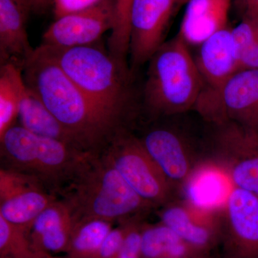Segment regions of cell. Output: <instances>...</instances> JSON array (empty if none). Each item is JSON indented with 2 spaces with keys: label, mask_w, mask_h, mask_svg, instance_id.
<instances>
[{
  "label": "cell",
  "mask_w": 258,
  "mask_h": 258,
  "mask_svg": "<svg viewBox=\"0 0 258 258\" xmlns=\"http://www.w3.org/2000/svg\"><path fill=\"white\" fill-rule=\"evenodd\" d=\"M66 199L78 218H98L120 223L140 220L153 208L122 177L104 155L91 152L69 180Z\"/></svg>",
  "instance_id": "2"
},
{
  "label": "cell",
  "mask_w": 258,
  "mask_h": 258,
  "mask_svg": "<svg viewBox=\"0 0 258 258\" xmlns=\"http://www.w3.org/2000/svg\"><path fill=\"white\" fill-rule=\"evenodd\" d=\"M221 223L223 258H258V195L235 187Z\"/></svg>",
  "instance_id": "10"
},
{
  "label": "cell",
  "mask_w": 258,
  "mask_h": 258,
  "mask_svg": "<svg viewBox=\"0 0 258 258\" xmlns=\"http://www.w3.org/2000/svg\"><path fill=\"white\" fill-rule=\"evenodd\" d=\"M127 223L123 222L118 227H115L110 231L106 238L102 242L101 247L94 258H113L119 251L124 240L127 231Z\"/></svg>",
  "instance_id": "27"
},
{
  "label": "cell",
  "mask_w": 258,
  "mask_h": 258,
  "mask_svg": "<svg viewBox=\"0 0 258 258\" xmlns=\"http://www.w3.org/2000/svg\"><path fill=\"white\" fill-rule=\"evenodd\" d=\"M195 108L209 121L258 133V70H239L216 88L205 86Z\"/></svg>",
  "instance_id": "6"
},
{
  "label": "cell",
  "mask_w": 258,
  "mask_h": 258,
  "mask_svg": "<svg viewBox=\"0 0 258 258\" xmlns=\"http://www.w3.org/2000/svg\"><path fill=\"white\" fill-rule=\"evenodd\" d=\"M18 119L20 125L35 135L60 141L87 151L74 134L51 113L36 93L28 86L20 104Z\"/></svg>",
  "instance_id": "19"
},
{
  "label": "cell",
  "mask_w": 258,
  "mask_h": 258,
  "mask_svg": "<svg viewBox=\"0 0 258 258\" xmlns=\"http://www.w3.org/2000/svg\"><path fill=\"white\" fill-rule=\"evenodd\" d=\"M114 23V0L55 19L42 35V46L52 48L95 45Z\"/></svg>",
  "instance_id": "11"
},
{
  "label": "cell",
  "mask_w": 258,
  "mask_h": 258,
  "mask_svg": "<svg viewBox=\"0 0 258 258\" xmlns=\"http://www.w3.org/2000/svg\"><path fill=\"white\" fill-rule=\"evenodd\" d=\"M195 59L205 87L216 88L238 71L237 49L232 35V28L220 30L199 46Z\"/></svg>",
  "instance_id": "18"
},
{
  "label": "cell",
  "mask_w": 258,
  "mask_h": 258,
  "mask_svg": "<svg viewBox=\"0 0 258 258\" xmlns=\"http://www.w3.org/2000/svg\"><path fill=\"white\" fill-rule=\"evenodd\" d=\"M189 0H134L128 56L134 68L149 62L165 42L173 18Z\"/></svg>",
  "instance_id": "8"
},
{
  "label": "cell",
  "mask_w": 258,
  "mask_h": 258,
  "mask_svg": "<svg viewBox=\"0 0 258 258\" xmlns=\"http://www.w3.org/2000/svg\"><path fill=\"white\" fill-rule=\"evenodd\" d=\"M23 72L27 86L86 150L96 152L120 132L121 118L85 94L40 45L23 64Z\"/></svg>",
  "instance_id": "1"
},
{
  "label": "cell",
  "mask_w": 258,
  "mask_h": 258,
  "mask_svg": "<svg viewBox=\"0 0 258 258\" xmlns=\"http://www.w3.org/2000/svg\"><path fill=\"white\" fill-rule=\"evenodd\" d=\"M103 155L141 198L154 208L171 200L174 186L146 150L142 140L119 132Z\"/></svg>",
  "instance_id": "7"
},
{
  "label": "cell",
  "mask_w": 258,
  "mask_h": 258,
  "mask_svg": "<svg viewBox=\"0 0 258 258\" xmlns=\"http://www.w3.org/2000/svg\"><path fill=\"white\" fill-rule=\"evenodd\" d=\"M104 0H52L55 19L63 15L88 9Z\"/></svg>",
  "instance_id": "28"
},
{
  "label": "cell",
  "mask_w": 258,
  "mask_h": 258,
  "mask_svg": "<svg viewBox=\"0 0 258 258\" xmlns=\"http://www.w3.org/2000/svg\"><path fill=\"white\" fill-rule=\"evenodd\" d=\"M235 187L258 195V134H249L231 147L222 163Z\"/></svg>",
  "instance_id": "21"
},
{
  "label": "cell",
  "mask_w": 258,
  "mask_h": 258,
  "mask_svg": "<svg viewBox=\"0 0 258 258\" xmlns=\"http://www.w3.org/2000/svg\"><path fill=\"white\" fill-rule=\"evenodd\" d=\"M221 216L198 211L183 200L169 201L159 212L161 223L188 243L208 253L220 244Z\"/></svg>",
  "instance_id": "14"
},
{
  "label": "cell",
  "mask_w": 258,
  "mask_h": 258,
  "mask_svg": "<svg viewBox=\"0 0 258 258\" xmlns=\"http://www.w3.org/2000/svg\"><path fill=\"white\" fill-rule=\"evenodd\" d=\"M23 67L14 62L0 67V136L15 124L26 91Z\"/></svg>",
  "instance_id": "22"
},
{
  "label": "cell",
  "mask_w": 258,
  "mask_h": 258,
  "mask_svg": "<svg viewBox=\"0 0 258 258\" xmlns=\"http://www.w3.org/2000/svg\"><path fill=\"white\" fill-rule=\"evenodd\" d=\"M32 252L28 232L0 216L1 258H28Z\"/></svg>",
  "instance_id": "25"
},
{
  "label": "cell",
  "mask_w": 258,
  "mask_h": 258,
  "mask_svg": "<svg viewBox=\"0 0 258 258\" xmlns=\"http://www.w3.org/2000/svg\"><path fill=\"white\" fill-rule=\"evenodd\" d=\"M44 183L35 176L2 168L0 170V216L30 234L42 211L55 200Z\"/></svg>",
  "instance_id": "9"
},
{
  "label": "cell",
  "mask_w": 258,
  "mask_h": 258,
  "mask_svg": "<svg viewBox=\"0 0 258 258\" xmlns=\"http://www.w3.org/2000/svg\"><path fill=\"white\" fill-rule=\"evenodd\" d=\"M234 0H189L177 35L186 44L200 46L214 34L228 28Z\"/></svg>",
  "instance_id": "17"
},
{
  "label": "cell",
  "mask_w": 258,
  "mask_h": 258,
  "mask_svg": "<svg viewBox=\"0 0 258 258\" xmlns=\"http://www.w3.org/2000/svg\"><path fill=\"white\" fill-rule=\"evenodd\" d=\"M141 140L174 187H180L200 161H197L186 139L173 129H151Z\"/></svg>",
  "instance_id": "13"
},
{
  "label": "cell",
  "mask_w": 258,
  "mask_h": 258,
  "mask_svg": "<svg viewBox=\"0 0 258 258\" xmlns=\"http://www.w3.org/2000/svg\"><path fill=\"white\" fill-rule=\"evenodd\" d=\"M40 46L85 94L122 119L128 101L126 67L96 45L69 48Z\"/></svg>",
  "instance_id": "4"
},
{
  "label": "cell",
  "mask_w": 258,
  "mask_h": 258,
  "mask_svg": "<svg viewBox=\"0 0 258 258\" xmlns=\"http://www.w3.org/2000/svg\"><path fill=\"white\" fill-rule=\"evenodd\" d=\"M79 220L69 202L55 200L40 214L29 234L34 252H66L76 222Z\"/></svg>",
  "instance_id": "15"
},
{
  "label": "cell",
  "mask_w": 258,
  "mask_h": 258,
  "mask_svg": "<svg viewBox=\"0 0 258 258\" xmlns=\"http://www.w3.org/2000/svg\"><path fill=\"white\" fill-rule=\"evenodd\" d=\"M149 62L144 97L153 113L175 115L195 108L205 83L189 46L179 35L164 42Z\"/></svg>",
  "instance_id": "3"
},
{
  "label": "cell",
  "mask_w": 258,
  "mask_h": 258,
  "mask_svg": "<svg viewBox=\"0 0 258 258\" xmlns=\"http://www.w3.org/2000/svg\"><path fill=\"white\" fill-rule=\"evenodd\" d=\"M142 258H210L159 222L142 226Z\"/></svg>",
  "instance_id": "20"
},
{
  "label": "cell",
  "mask_w": 258,
  "mask_h": 258,
  "mask_svg": "<svg viewBox=\"0 0 258 258\" xmlns=\"http://www.w3.org/2000/svg\"><path fill=\"white\" fill-rule=\"evenodd\" d=\"M180 187L183 201L191 208L221 216L235 186L228 169L211 158L200 161Z\"/></svg>",
  "instance_id": "12"
},
{
  "label": "cell",
  "mask_w": 258,
  "mask_h": 258,
  "mask_svg": "<svg viewBox=\"0 0 258 258\" xmlns=\"http://www.w3.org/2000/svg\"><path fill=\"white\" fill-rule=\"evenodd\" d=\"M113 223L103 219H79L66 251L67 257L94 258L102 242L113 229Z\"/></svg>",
  "instance_id": "23"
},
{
  "label": "cell",
  "mask_w": 258,
  "mask_h": 258,
  "mask_svg": "<svg viewBox=\"0 0 258 258\" xmlns=\"http://www.w3.org/2000/svg\"><path fill=\"white\" fill-rule=\"evenodd\" d=\"M233 5L241 18L258 16V0H234Z\"/></svg>",
  "instance_id": "29"
},
{
  "label": "cell",
  "mask_w": 258,
  "mask_h": 258,
  "mask_svg": "<svg viewBox=\"0 0 258 258\" xmlns=\"http://www.w3.org/2000/svg\"><path fill=\"white\" fill-rule=\"evenodd\" d=\"M142 226L140 220L128 222L124 240L113 258H142Z\"/></svg>",
  "instance_id": "26"
},
{
  "label": "cell",
  "mask_w": 258,
  "mask_h": 258,
  "mask_svg": "<svg viewBox=\"0 0 258 258\" xmlns=\"http://www.w3.org/2000/svg\"><path fill=\"white\" fill-rule=\"evenodd\" d=\"M134 0H114V23L108 38V52L126 67L130 42V16Z\"/></svg>",
  "instance_id": "24"
},
{
  "label": "cell",
  "mask_w": 258,
  "mask_h": 258,
  "mask_svg": "<svg viewBox=\"0 0 258 258\" xmlns=\"http://www.w3.org/2000/svg\"><path fill=\"white\" fill-rule=\"evenodd\" d=\"M32 11L37 13H42L52 4V0H31Z\"/></svg>",
  "instance_id": "30"
},
{
  "label": "cell",
  "mask_w": 258,
  "mask_h": 258,
  "mask_svg": "<svg viewBox=\"0 0 258 258\" xmlns=\"http://www.w3.org/2000/svg\"><path fill=\"white\" fill-rule=\"evenodd\" d=\"M31 0H0V62L23 67L35 49L30 45L27 23Z\"/></svg>",
  "instance_id": "16"
},
{
  "label": "cell",
  "mask_w": 258,
  "mask_h": 258,
  "mask_svg": "<svg viewBox=\"0 0 258 258\" xmlns=\"http://www.w3.org/2000/svg\"><path fill=\"white\" fill-rule=\"evenodd\" d=\"M28 258H60L52 256V254L47 253H42V252H32V253L30 254ZM69 258V257H66Z\"/></svg>",
  "instance_id": "31"
},
{
  "label": "cell",
  "mask_w": 258,
  "mask_h": 258,
  "mask_svg": "<svg viewBox=\"0 0 258 258\" xmlns=\"http://www.w3.org/2000/svg\"><path fill=\"white\" fill-rule=\"evenodd\" d=\"M0 145L9 168L54 185L69 181L92 152L35 135L20 124L0 136Z\"/></svg>",
  "instance_id": "5"
}]
</instances>
